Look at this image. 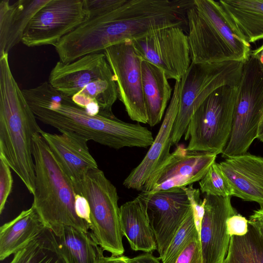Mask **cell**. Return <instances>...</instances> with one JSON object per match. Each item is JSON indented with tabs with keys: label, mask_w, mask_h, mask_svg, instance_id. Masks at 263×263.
<instances>
[{
	"label": "cell",
	"mask_w": 263,
	"mask_h": 263,
	"mask_svg": "<svg viewBox=\"0 0 263 263\" xmlns=\"http://www.w3.org/2000/svg\"><path fill=\"white\" fill-rule=\"evenodd\" d=\"M194 0H126L117 8L89 17L62 38L56 47L66 63L133 41L162 28L187 25Z\"/></svg>",
	"instance_id": "cell-1"
},
{
	"label": "cell",
	"mask_w": 263,
	"mask_h": 263,
	"mask_svg": "<svg viewBox=\"0 0 263 263\" xmlns=\"http://www.w3.org/2000/svg\"><path fill=\"white\" fill-rule=\"evenodd\" d=\"M22 91L36 119L60 132H72L116 149L147 148L154 142L152 133L139 123L125 122L116 117L91 115L48 81Z\"/></svg>",
	"instance_id": "cell-2"
},
{
	"label": "cell",
	"mask_w": 263,
	"mask_h": 263,
	"mask_svg": "<svg viewBox=\"0 0 263 263\" xmlns=\"http://www.w3.org/2000/svg\"><path fill=\"white\" fill-rule=\"evenodd\" d=\"M14 79L8 54L0 55V158L22 181L35 191L32 138L42 129Z\"/></svg>",
	"instance_id": "cell-3"
},
{
	"label": "cell",
	"mask_w": 263,
	"mask_h": 263,
	"mask_svg": "<svg viewBox=\"0 0 263 263\" xmlns=\"http://www.w3.org/2000/svg\"><path fill=\"white\" fill-rule=\"evenodd\" d=\"M35 191L32 204L45 227L63 225L88 232L89 226L77 214L73 184L55 159L40 133L32 138Z\"/></svg>",
	"instance_id": "cell-4"
},
{
	"label": "cell",
	"mask_w": 263,
	"mask_h": 263,
	"mask_svg": "<svg viewBox=\"0 0 263 263\" xmlns=\"http://www.w3.org/2000/svg\"><path fill=\"white\" fill-rule=\"evenodd\" d=\"M186 21L192 62H245L249 58L250 44L237 34L219 1L194 0Z\"/></svg>",
	"instance_id": "cell-5"
},
{
	"label": "cell",
	"mask_w": 263,
	"mask_h": 263,
	"mask_svg": "<svg viewBox=\"0 0 263 263\" xmlns=\"http://www.w3.org/2000/svg\"><path fill=\"white\" fill-rule=\"evenodd\" d=\"M244 62H192L179 81L178 112L175 121L172 145H177L197 109L214 90L229 85L237 87Z\"/></svg>",
	"instance_id": "cell-6"
},
{
	"label": "cell",
	"mask_w": 263,
	"mask_h": 263,
	"mask_svg": "<svg viewBox=\"0 0 263 263\" xmlns=\"http://www.w3.org/2000/svg\"><path fill=\"white\" fill-rule=\"evenodd\" d=\"M237 92V87L223 86L202 102L184 133L187 150L222 154L232 129Z\"/></svg>",
	"instance_id": "cell-7"
},
{
	"label": "cell",
	"mask_w": 263,
	"mask_h": 263,
	"mask_svg": "<svg viewBox=\"0 0 263 263\" xmlns=\"http://www.w3.org/2000/svg\"><path fill=\"white\" fill-rule=\"evenodd\" d=\"M263 114V68L250 56L243 63L233 114L232 129L221 157L247 153L257 138Z\"/></svg>",
	"instance_id": "cell-8"
},
{
	"label": "cell",
	"mask_w": 263,
	"mask_h": 263,
	"mask_svg": "<svg viewBox=\"0 0 263 263\" xmlns=\"http://www.w3.org/2000/svg\"><path fill=\"white\" fill-rule=\"evenodd\" d=\"M78 194L84 196L88 202L89 229L98 243L111 255H123V235L115 186L102 170L92 169L85 176Z\"/></svg>",
	"instance_id": "cell-9"
},
{
	"label": "cell",
	"mask_w": 263,
	"mask_h": 263,
	"mask_svg": "<svg viewBox=\"0 0 263 263\" xmlns=\"http://www.w3.org/2000/svg\"><path fill=\"white\" fill-rule=\"evenodd\" d=\"M89 18L85 0H49L28 23L22 42L29 47L54 46Z\"/></svg>",
	"instance_id": "cell-10"
},
{
	"label": "cell",
	"mask_w": 263,
	"mask_h": 263,
	"mask_svg": "<svg viewBox=\"0 0 263 263\" xmlns=\"http://www.w3.org/2000/svg\"><path fill=\"white\" fill-rule=\"evenodd\" d=\"M132 42L142 60L160 68L168 79L180 81L191 64L187 34L181 27L158 29Z\"/></svg>",
	"instance_id": "cell-11"
},
{
	"label": "cell",
	"mask_w": 263,
	"mask_h": 263,
	"mask_svg": "<svg viewBox=\"0 0 263 263\" xmlns=\"http://www.w3.org/2000/svg\"><path fill=\"white\" fill-rule=\"evenodd\" d=\"M103 52L115 76L118 99L128 116L138 123H147L141 73L143 60L132 42L127 41L112 45Z\"/></svg>",
	"instance_id": "cell-12"
},
{
	"label": "cell",
	"mask_w": 263,
	"mask_h": 263,
	"mask_svg": "<svg viewBox=\"0 0 263 263\" xmlns=\"http://www.w3.org/2000/svg\"><path fill=\"white\" fill-rule=\"evenodd\" d=\"M217 154L187 150L178 145L170 157L152 174L141 192L154 194L184 187L199 181L216 162Z\"/></svg>",
	"instance_id": "cell-13"
},
{
	"label": "cell",
	"mask_w": 263,
	"mask_h": 263,
	"mask_svg": "<svg viewBox=\"0 0 263 263\" xmlns=\"http://www.w3.org/2000/svg\"><path fill=\"white\" fill-rule=\"evenodd\" d=\"M141 194L161 257L191 210V204L184 187Z\"/></svg>",
	"instance_id": "cell-14"
},
{
	"label": "cell",
	"mask_w": 263,
	"mask_h": 263,
	"mask_svg": "<svg viewBox=\"0 0 263 263\" xmlns=\"http://www.w3.org/2000/svg\"><path fill=\"white\" fill-rule=\"evenodd\" d=\"M205 213L202 221L200 240L203 263H223L229 249L228 219L237 214L231 197L206 195Z\"/></svg>",
	"instance_id": "cell-15"
},
{
	"label": "cell",
	"mask_w": 263,
	"mask_h": 263,
	"mask_svg": "<svg viewBox=\"0 0 263 263\" xmlns=\"http://www.w3.org/2000/svg\"><path fill=\"white\" fill-rule=\"evenodd\" d=\"M115 78L104 52L84 55L73 62H58L50 72L48 82L57 90L72 97L90 82Z\"/></svg>",
	"instance_id": "cell-16"
},
{
	"label": "cell",
	"mask_w": 263,
	"mask_h": 263,
	"mask_svg": "<svg viewBox=\"0 0 263 263\" xmlns=\"http://www.w3.org/2000/svg\"><path fill=\"white\" fill-rule=\"evenodd\" d=\"M60 133L51 134L42 130L40 134L78 194L86 174L98 168V164L89 152L87 139L72 132Z\"/></svg>",
	"instance_id": "cell-17"
},
{
	"label": "cell",
	"mask_w": 263,
	"mask_h": 263,
	"mask_svg": "<svg viewBox=\"0 0 263 263\" xmlns=\"http://www.w3.org/2000/svg\"><path fill=\"white\" fill-rule=\"evenodd\" d=\"M179 81H176L172 98L154 142L141 162L124 179L127 188L141 191L152 174L170 157L173 127L179 108Z\"/></svg>",
	"instance_id": "cell-18"
},
{
	"label": "cell",
	"mask_w": 263,
	"mask_h": 263,
	"mask_svg": "<svg viewBox=\"0 0 263 263\" xmlns=\"http://www.w3.org/2000/svg\"><path fill=\"white\" fill-rule=\"evenodd\" d=\"M233 191V196L257 203L263 208V157L246 153L218 163Z\"/></svg>",
	"instance_id": "cell-19"
},
{
	"label": "cell",
	"mask_w": 263,
	"mask_h": 263,
	"mask_svg": "<svg viewBox=\"0 0 263 263\" xmlns=\"http://www.w3.org/2000/svg\"><path fill=\"white\" fill-rule=\"evenodd\" d=\"M49 0H19L0 2V55L8 53L22 42L24 32L34 14Z\"/></svg>",
	"instance_id": "cell-20"
},
{
	"label": "cell",
	"mask_w": 263,
	"mask_h": 263,
	"mask_svg": "<svg viewBox=\"0 0 263 263\" xmlns=\"http://www.w3.org/2000/svg\"><path fill=\"white\" fill-rule=\"evenodd\" d=\"M120 209L122 233L132 249L151 253L157 250L146 202L141 193L134 199L123 204Z\"/></svg>",
	"instance_id": "cell-21"
},
{
	"label": "cell",
	"mask_w": 263,
	"mask_h": 263,
	"mask_svg": "<svg viewBox=\"0 0 263 263\" xmlns=\"http://www.w3.org/2000/svg\"><path fill=\"white\" fill-rule=\"evenodd\" d=\"M59 252L67 263H100L104 250L91 232L63 225L49 229Z\"/></svg>",
	"instance_id": "cell-22"
},
{
	"label": "cell",
	"mask_w": 263,
	"mask_h": 263,
	"mask_svg": "<svg viewBox=\"0 0 263 263\" xmlns=\"http://www.w3.org/2000/svg\"><path fill=\"white\" fill-rule=\"evenodd\" d=\"M47 228L33 205L0 228V260L24 248Z\"/></svg>",
	"instance_id": "cell-23"
},
{
	"label": "cell",
	"mask_w": 263,
	"mask_h": 263,
	"mask_svg": "<svg viewBox=\"0 0 263 263\" xmlns=\"http://www.w3.org/2000/svg\"><path fill=\"white\" fill-rule=\"evenodd\" d=\"M219 2L241 38L250 44L263 40V0H220Z\"/></svg>",
	"instance_id": "cell-24"
},
{
	"label": "cell",
	"mask_w": 263,
	"mask_h": 263,
	"mask_svg": "<svg viewBox=\"0 0 263 263\" xmlns=\"http://www.w3.org/2000/svg\"><path fill=\"white\" fill-rule=\"evenodd\" d=\"M141 73L147 124L154 126L161 121L173 90L165 73L155 65L143 61Z\"/></svg>",
	"instance_id": "cell-25"
},
{
	"label": "cell",
	"mask_w": 263,
	"mask_h": 263,
	"mask_svg": "<svg viewBox=\"0 0 263 263\" xmlns=\"http://www.w3.org/2000/svg\"><path fill=\"white\" fill-rule=\"evenodd\" d=\"M118 98L115 78L95 80L71 97L72 101L91 115L116 117L112 107Z\"/></svg>",
	"instance_id": "cell-26"
},
{
	"label": "cell",
	"mask_w": 263,
	"mask_h": 263,
	"mask_svg": "<svg viewBox=\"0 0 263 263\" xmlns=\"http://www.w3.org/2000/svg\"><path fill=\"white\" fill-rule=\"evenodd\" d=\"M9 263H67L56 247L51 231L43 232L15 253Z\"/></svg>",
	"instance_id": "cell-27"
},
{
	"label": "cell",
	"mask_w": 263,
	"mask_h": 263,
	"mask_svg": "<svg viewBox=\"0 0 263 263\" xmlns=\"http://www.w3.org/2000/svg\"><path fill=\"white\" fill-rule=\"evenodd\" d=\"M223 263H263V238L253 227L249 224L245 235L230 237Z\"/></svg>",
	"instance_id": "cell-28"
},
{
	"label": "cell",
	"mask_w": 263,
	"mask_h": 263,
	"mask_svg": "<svg viewBox=\"0 0 263 263\" xmlns=\"http://www.w3.org/2000/svg\"><path fill=\"white\" fill-rule=\"evenodd\" d=\"M197 234L198 233L191 209L165 252L159 257L162 263H175L178 255Z\"/></svg>",
	"instance_id": "cell-29"
},
{
	"label": "cell",
	"mask_w": 263,
	"mask_h": 263,
	"mask_svg": "<svg viewBox=\"0 0 263 263\" xmlns=\"http://www.w3.org/2000/svg\"><path fill=\"white\" fill-rule=\"evenodd\" d=\"M199 184L202 194L223 197L233 196L231 185L216 162L199 181Z\"/></svg>",
	"instance_id": "cell-30"
},
{
	"label": "cell",
	"mask_w": 263,
	"mask_h": 263,
	"mask_svg": "<svg viewBox=\"0 0 263 263\" xmlns=\"http://www.w3.org/2000/svg\"><path fill=\"white\" fill-rule=\"evenodd\" d=\"M13 186L11 168L0 158V214H2Z\"/></svg>",
	"instance_id": "cell-31"
},
{
	"label": "cell",
	"mask_w": 263,
	"mask_h": 263,
	"mask_svg": "<svg viewBox=\"0 0 263 263\" xmlns=\"http://www.w3.org/2000/svg\"><path fill=\"white\" fill-rule=\"evenodd\" d=\"M175 263H203L200 237L197 234L178 255Z\"/></svg>",
	"instance_id": "cell-32"
},
{
	"label": "cell",
	"mask_w": 263,
	"mask_h": 263,
	"mask_svg": "<svg viewBox=\"0 0 263 263\" xmlns=\"http://www.w3.org/2000/svg\"><path fill=\"white\" fill-rule=\"evenodd\" d=\"M126 0H85L89 17L107 13L121 5Z\"/></svg>",
	"instance_id": "cell-33"
},
{
	"label": "cell",
	"mask_w": 263,
	"mask_h": 263,
	"mask_svg": "<svg viewBox=\"0 0 263 263\" xmlns=\"http://www.w3.org/2000/svg\"><path fill=\"white\" fill-rule=\"evenodd\" d=\"M227 231L230 237L243 236L248 231V220L242 215L237 214L230 217L227 221Z\"/></svg>",
	"instance_id": "cell-34"
},
{
	"label": "cell",
	"mask_w": 263,
	"mask_h": 263,
	"mask_svg": "<svg viewBox=\"0 0 263 263\" xmlns=\"http://www.w3.org/2000/svg\"><path fill=\"white\" fill-rule=\"evenodd\" d=\"M75 207L78 215L85 220L89 224L90 217V208L86 199L83 196L76 194Z\"/></svg>",
	"instance_id": "cell-35"
},
{
	"label": "cell",
	"mask_w": 263,
	"mask_h": 263,
	"mask_svg": "<svg viewBox=\"0 0 263 263\" xmlns=\"http://www.w3.org/2000/svg\"><path fill=\"white\" fill-rule=\"evenodd\" d=\"M248 223L253 227L263 238V208L254 211L250 216Z\"/></svg>",
	"instance_id": "cell-36"
},
{
	"label": "cell",
	"mask_w": 263,
	"mask_h": 263,
	"mask_svg": "<svg viewBox=\"0 0 263 263\" xmlns=\"http://www.w3.org/2000/svg\"><path fill=\"white\" fill-rule=\"evenodd\" d=\"M130 263H162L160 259L151 253H144L133 258H129Z\"/></svg>",
	"instance_id": "cell-37"
},
{
	"label": "cell",
	"mask_w": 263,
	"mask_h": 263,
	"mask_svg": "<svg viewBox=\"0 0 263 263\" xmlns=\"http://www.w3.org/2000/svg\"><path fill=\"white\" fill-rule=\"evenodd\" d=\"M129 257L124 255L104 256L100 263H130Z\"/></svg>",
	"instance_id": "cell-38"
},
{
	"label": "cell",
	"mask_w": 263,
	"mask_h": 263,
	"mask_svg": "<svg viewBox=\"0 0 263 263\" xmlns=\"http://www.w3.org/2000/svg\"><path fill=\"white\" fill-rule=\"evenodd\" d=\"M250 55L255 58L263 68V42L260 46L251 51Z\"/></svg>",
	"instance_id": "cell-39"
},
{
	"label": "cell",
	"mask_w": 263,
	"mask_h": 263,
	"mask_svg": "<svg viewBox=\"0 0 263 263\" xmlns=\"http://www.w3.org/2000/svg\"><path fill=\"white\" fill-rule=\"evenodd\" d=\"M257 139L263 142V114L259 125Z\"/></svg>",
	"instance_id": "cell-40"
}]
</instances>
